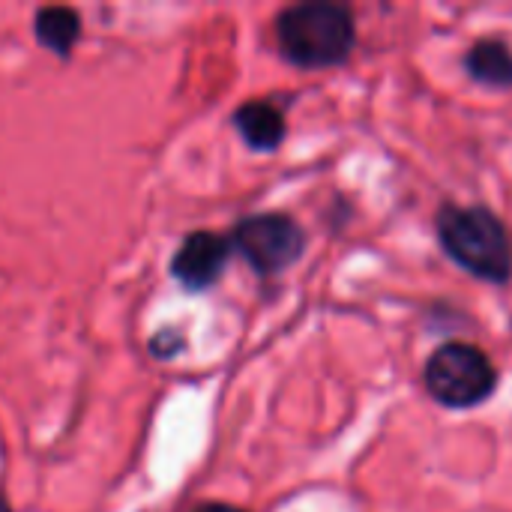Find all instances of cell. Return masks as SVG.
Returning <instances> with one entry per match:
<instances>
[{
	"label": "cell",
	"instance_id": "obj_6",
	"mask_svg": "<svg viewBox=\"0 0 512 512\" xmlns=\"http://www.w3.org/2000/svg\"><path fill=\"white\" fill-rule=\"evenodd\" d=\"M234 126L252 150H276L285 138V117L273 102L255 99L237 108Z\"/></svg>",
	"mask_w": 512,
	"mask_h": 512
},
{
	"label": "cell",
	"instance_id": "obj_8",
	"mask_svg": "<svg viewBox=\"0 0 512 512\" xmlns=\"http://www.w3.org/2000/svg\"><path fill=\"white\" fill-rule=\"evenodd\" d=\"M465 69L480 84L512 87V51L501 39H480L465 57Z\"/></svg>",
	"mask_w": 512,
	"mask_h": 512
},
{
	"label": "cell",
	"instance_id": "obj_7",
	"mask_svg": "<svg viewBox=\"0 0 512 512\" xmlns=\"http://www.w3.org/2000/svg\"><path fill=\"white\" fill-rule=\"evenodd\" d=\"M33 30H36V39L42 48H48L60 57H69L72 45L81 36V18L69 6H45L36 12Z\"/></svg>",
	"mask_w": 512,
	"mask_h": 512
},
{
	"label": "cell",
	"instance_id": "obj_5",
	"mask_svg": "<svg viewBox=\"0 0 512 512\" xmlns=\"http://www.w3.org/2000/svg\"><path fill=\"white\" fill-rule=\"evenodd\" d=\"M231 243L213 231H195L183 240L171 261V276L186 288V291H207L228 264Z\"/></svg>",
	"mask_w": 512,
	"mask_h": 512
},
{
	"label": "cell",
	"instance_id": "obj_1",
	"mask_svg": "<svg viewBox=\"0 0 512 512\" xmlns=\"http://www.w3.org/2000/svg\"><path fill=\"white\" fill-rule=\"evenodd\" d=\"M276 39L282 54L303 69H324L348 60L357 30L348 6L297 3L279 12Z\"/></svg>",
	"mask_w": 512,
	"mask_h": 512
},
{
	"label": "cell",
	"instance_id": "obj_4",
	"mask_svg": "<svg viewBox=\"0 0 512 512\" xmlns=\"http://www.w3.org/2000/svg\"><path fill=\"white\" fill-rule=\"evenodd\" d=\"M234 249L246 258V264L261 273L273 276L288 270L306 249L303 228L285 213H258L246 216L231 237Z\"/></svg>",
	"mask_w": 512,
	"mask_h": 512
},
{
	"label": "cell",
	"instance_id": "obj_3",
	"mask_svg": "<svg viewBox=\"0 0 512 512\" xmlns=\"http://www.w3.org/2000/svg\"><path fill=\"white\" fill-rule=\"evenodd\" d=\"M426 390L432 399H438L447 408H477L486 402L498 387V372L492 360L477 348L465 342H447L441 345L423 372Z\"/></svg>",
	"mask_w": 512,
	"mask_h": 512
},
{
	"label": "cell",
	"instance_id": "obj_9",
	"mask_svg": "<svg viewBox=\"0 0 512 512\" xmlns=\"http://www.w3.org/2000/svg\"><path fill=\"white\" fill-rule=\"evenodd\" d=\"M198 512H246V510H237V507H228V504H207V507H201Z\"/></svg>",
	"mask_w": 512,
	"mask_h": 512
},
{
	"label": "cell",
	"instance_id": "obj_10",
	"mask_svg": "<svg viewBox=\"0 0 512 512\" xmlns=\"http://www.w3.org/2000/svg\"><path fill=\"white\" fill-rule=\"evenodd\" d=\"M0 512H12V510H9V504H6V498H3V495H0Z\"/></svg>",
	"mask_w": 512,
	"mask_h": 512
},
{
	"label": "cell",
	"instance_id": "obj_2",
	"mask_svg": "<svg viewBox=\"0 0 512 512\" xmlns=\"http://www.w3.org/2000/svg\"><path fill=\"white\" fill-rule=\"evenodd\" d=\"M438 237L444 252L486 282H510L512 246L504 222L483 207H453L438 213Z\"/></svg>",
	"mask_w": 512,
	"mask_h": 512
}]
</instances>
